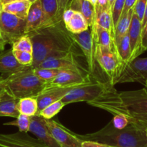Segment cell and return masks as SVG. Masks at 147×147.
I'll return each instance as SVG.
<instances>
[{"label":"cell","mask_w":147,"mask_h":147,"mask_svg":"<svg viewBox=\"0 0 147 147\" xmlns=\"http://www.w3.org/2000/svg\"><path fill=\"white\" fill-rule=\"evenodd\" d=\"M82 140H90L113 147H146V136L144 130L130 123L123 129H117L110 121L97 132L78 135Z\"/></svg>","instance_id":"3"},{"label":"cell","mask_w":147,"mask_h":147,"mask_svg":"<svg viewBox=\"0 0 147 147\" xmlns=\"http://www.w3.org/2000/svg\"><path fill=\"white\" fill-rule=\"evenodd\" d=\"M88 104L113 115H123L130 123L144 131L147 128V91L145 88L118 92L107 82L103 92Z\"/></svg>","instance_id":"1"},{"label":"cell","mask_w":147,"mask_h":147,"mask_svg":"<svg viewBox=\"0 0 147 147\" xmlns=\"http://www.w3.org/2000/svg\"><path fill=\"white\" fill-rule=\"evenodd\" d=\"M128 36H129L130 46H131V59L130 61L136 59L141 54L144 53L141 42V35H142V25L136 15L134 13L131 19V25L128 30ZM129 61V62H130Z\"/></svg>","instance_id":"15"},{"label":"cell","mask_w":147,"mask_h":147,"mask_svg":"<svg viewBox=\"0 0 147 147\" xmlns=\"http://www.w3.org/2000/svg\"><path fill=\"white\" fill-rule=\"evenodd\" d=\"M31 4L32 2L28 1H15L5 5L1 4V5L2 9L5 12L16 15L23 20H26Z\"/></svg>","instance_id":"24"},{"label":"cell","mask_w":147,"mask_h":147,"mask_svg":"<svg viewBox=\"0 0 147 147\" xmlns=\"http://www.w3.org/2000/svg\"><path fill=\"white\" fill-rule=\"evenodd\" d=\"M6 77H4L3 80L0 82V94H2V93L6 90V80H5Z\"/></svg>","instance_id":"42"},{"label":"cell","mask_w":147,"mask_h":147,"mask_svg":"<svg viewBox=\"0 0 147 147\" xmlns=\"http://www.w3.org/2000/svg\"><path fill=\"white\" fill-rule=\"evenodd\" d=\"M133 15H134V8L130 9L128 13L125 14V15L121 16L119 21L117 23L116 26L115 27L113 40L114 50H115V45L120 41V40L122 38L125 34L128 33Z\"/></svg>","instance_id":"25"},{"label":"cell","mask_w":147,"mask_h":147,"mask_svg":"<svg viewBox=\"0 0 147 147\" xmlns=\"http://www.w3.org/2000/svg\"><path fill=\"white\" fill-rule=\"evenodd\" d=\"M13 51V53L15 58L20 64L26 66H31L33 62L32 53L21 51Z\"/></svg>","instance_id":"34"},{"label":"cell","mask_w":147,"mask_h":147,"mask_svg":"<svg viewBox=\"0 0 147 147\" xmlns=\"http://www.w3.org/2000/svg\"><path fill=\"white\" fill-rule=\"evenodd\" d=\"M115 52L118 55L120 61L123 64L128 63L131 59V46L128 33L125 34L120 41L115 45Z\"/></svg>","instance_id":"28"},{"label":"cell","mask_w":147,"mask_h":147,"mask_svg":"<svg viewBox=\"0 0 147 147\" xmlns=\"http://www.w3.org/2000/svg\"><path fill=\"white\" fill-rule=\"evenodd\" d=\"M97 5H100V6H106V5H108V2H107V0H97Z\"/></svg>","instance_id":"45"},{"label":"cell","mask_w":147,"mask_h":147,"mask_svg":"<svg viewBox=\"0 0 147 147\" xmlns=\"http://www.w3.org/2000/svg\"><path fill=\"white\" fill-rule=\"evenodd\" d=\"M92 35L94 45H100L104 47L114 50V42L113 36L110 32L102 28L97 24L94 23L91 27Z\"/></svg>","instance_id":"23"},{"label":"cell","mask_w":147,"mask_h":147,"mask_svg":"<svg viewBox=\"0 0 147 147\" xmlns=\"http://www.w3.org/2000/svg\"><path fill=\"white\" fill-rule=\"evenodd\" d=\"M64 106V103L61 100L55 102L51 103L47 107H45L44 109H43L39 113L38 115H41L45 119H52V118L57 115Z\"/></svg>","instance_id":"30"},{"label":"cell","mask_w":147,"mask_h":147,"mask_svg":"<svg viewBox=\"0 0 147 147\" xmlns=\"http://www.w3.org/2000/svg\"><path fill=\"white\" fill-rule=\"evenodd\" d=\"M5 46L3 44V43H2L1 42H0V50L1 51H4L5 50Z\"/></svg>","instance_id":"48"},{"label":"cell","mask_w":147,"mask_h":147,"mask_svg":"<svg viewBox=\"0 0 147 147\" xmlns=\"http://www.w3.org/2000/svg\"><path fill=\"white\" fill-rule=\"evenodd\" d=\"M66 29L71 33L77 34L87 30L90 26L84 18V17L80 12L75 11L71 19L66 24H65Z\"/></svg>","instance_id":"26"},{"label":"cell","mask_w":147,"mask_h":147,"mask_svg":"<svg viewBox=\"0 0 147 147\" xmlns=\"http://www.w3.org/2000/svg\"><path fill=\"white\" fill-rule=\"evenodd\" d=\"M94 46L96 62L107 76L108 82L113 86L114 82L121 74L124 64L120 61L118 55L113 50L100 45Z\"/></svg>","instance_id":"6"},{"label":"cell","mask_w":147,"mask_h":147,"mask_svg":"<svg viewBox=\"0 0 147 147\" xmlns=\"http://www.w3.org/2000/svg\"><path fill=\"white\" fill-rule=\"evenodd\" d=\"M74 87H53L45 88L36 97L38 106V110L37 115H38L39 113L43 109H44L51 103L61 100L62 98Z\"/></svg>","instance_id":"16"},{"label":"cell","mask_w":147,"mask_h":147,"mask_svg":"<svg viewBox=\"0 0 147 147\" xmlns=\"http://www.w3.org/2000/svg\"><path fill=\"white\" fill-rule=\"evenodd\" d=\"M75 13V11L71 9H69V8H67L66 10L63 12V16H62V20H63V23L66 24L71 19V18L73 17V15H74Z\"/></svg>","instance_id":"39"},{"label":"cell","mask_w":147,"mask_h":147,"mask_svg":"<svg viewBox=\"0 0 147 147\" xmlns=\"http://www.w3.org/2000/svg\"><path fill=\"white\" fill-rule=\"evenodd\" d=\"M113 125L117 129H123L125 127L128 126L130 124L129 121L127 119V118L123 116V115H115L111 121Z\"/></svg>","instance_id":"36"},{"label":"cell","mask_w":147,"mask_h":147,"mask_svg":"<svg viewBox=\"0 0 147 147\" xmlns=\"http://www.w3.org/2000/svg\"><path fill=\"white\" fill-rule=\"evenodd\" d=\"M32 43L33 62L36 68L46 59L63 56L69 53H79L75 42L66 29L63 20L28 34Z\"/></svg>","instance_id":"2"},{"label":"cell","mask_w":147,"mask_h":147,"mask_svg":"<svg viewBox=\"0 0 147 147\" xmlns=\"http://www.w3.org/2000/svg\"><path fill=\"white\" fill-rule=\"evenodd\" d=\"M26 20L2 9L0 3V42L12 45L18 38L27 35Z\"/></svg>","instance_id":"5"},{"label":"cell","mask_w":147,"mask_h":147,"mask_svg":"<svg viewBox=\"0 0 147 147\" xmlns=\"http://www.w3.org/2000/svg\"><path fill=\"white\" fill-rule=\"evenodd\" d=\"M29 132L49 147H60L49 131L45 118L41 115H35L31 117Z\"/></svg>","instance_id":"14"},{"label":"cell","mask_w":147,"mask_h":147,"mask_svg":"<svg viewBox=\"0 0 147 147\" xmlns=\"http://www.w3.org/2000/svg\"><path fill=\"white\" fill-rule=\"evenodd\" d=\"M125 0H115L112 7L110 9L114 28L116 26L117 23L122 15L124 5H125Z\"/></svg>","instance_id":"33"},{"label":"cell","mask_w":147,"mask_h":147,"mask_svg":"<svg viewBox=\"0 0 147 147\" xmlns=\"http://www.w3.org/2000/svg\"><path fill=\"white\" fill-rule=\"evenodd\" d=\"M115 0H107V2H108V5L109 7H110V9H111V7H112L113 5V3L115 2Z\"/></svg>","instance_id":"46"},{"label":"cell","mask_w":147,"mask_h":147,"mask_svg":"<svg viewBox=\"0 0 147 147\" xmlns=\"http://www.w3.org/2000/svg\"><path fill=\"white\" fill-rule=\"evenodd\" d=\"M87 1H89L90 2H91L92 5H94V6H96V5H97V0H87Z\"/></svg>","instance_id":"47"},{"label":"cell","mask_w":147,"mask_h":147,"mask_svg":"<svg viewBox=\"0 0 147 147\" xmlns=\"http://www.w3.org/2000/svg\"><path fill=\"white\" fill-rule=\"evenodd\" d=\"M12 49L14 51H21L32 53V43L28 35H25L18 38L12 45Z\"/></svg>","instance_id":"32"},{"label":"cell","mask_w":147,"mask_h":147,"mask_svg":"<svg viewBox=\"0 0 147 147\" xmlns=\"http://www.w3.org/2000/svg\"><path fill=\"white\" fill-rule=\"evenodd\" d=\"M46 125L60 147H82V140L77 134L52 119H45Z\"/></svg>","instance_id":"11"},{"label":"cell","mask_w":147,"mask_h":147,"mask_svg":"<svg viewBox=\"0 0 147 147\" xmlns=\"http://www.w3.org/2000/svg\"><path fill=\"white\" fill-rule=\"evenodd\" d=\"M79 56H81L80 53L71 52L63 56L49 58L43 61L38 67L70 70L82 74H90L88 71L86 70L85 68L83 66V65L79 61Z\"/></svg>","instance_id":"10"},{"label":"cell","mask_w":147,"mask_h":147,"mask_svg":"<svg viewBox=\"0 0 147 147\" xmlns=\"http://www.w3.org/2000/svg\"><path fill=\"white\" fill-rule=\"evenodd\" d=\"M18 101L19 100L7 90L0 94V117L18 118L20 115L18 110Z\"/></svg>","instance_id":"18"},{"label":"cell","mask_w":147,"mask_h":147,"mask_svg":"<svg viewBox=\"0 0 147 147\" xmlns=\"http://www.w3.org/2000/svg\"><path fill=\"white\" fill-rule=\"evenodd\" d=\"M137 0H125V5H124L123 10V13L121 16L123 15H125V14H127L128 12V11L130 9H133L135 5L136 2Z\"/></svg>","instance_id":"40"},{"label":"cell","mask_w":147,"mask_h":147,"mask_svg":"<svg viewBox=\"0 0 147 147\" xmlns=\"http://www.w3.org/2000/svg\"><path fill=\"white\" fill-rule=\"evenodd\" d=\"M147 80V57L136 58L124 64L121 74L115 80L116 84L127 82H139L145 84Z\"/></svg>","instance_id":"8"},{"label":"cell","mask_w":147,"mask_h":147,"mask_svg":"<svg viewBox=\"0 0 147 147\" xmlns=\"http://www.w3.org/2000/svg\"><path fill=\"white\" fill-rule=\"evenodd\" d=\"M145 132H146V147H147V128L145 130Z\"/></svg>","instance_id":"50"},{"label":"cell","mask_w":147,"mask_h":147,"mask_svg":"<svg viewBox=\"0 0 147 147\" xmlns=\"http://www.w3.org/2000/svg\"><path fill=\"white\" fill-rule=\"evenodd\" d=\"M0 147H49L46 144L28 134L18 132L0 134Z\"/></svg>","instance_id":"13"},{"label":"cell","mask_w":147,"mask_h":147,"mask_svg":"<svg viewBox=\"0 0 147 147\" xmlns=\"http://www.w3.org/2000/svg\"><path fill=\"white\" fill-rule=\"evenodd\" d=\"M15 1H28V2H30L32 3V2H35L36 0H0V3L2 5H5V4L9 3L11 2H15Z\"/></svg>","instance_id":"43"},{"label":"cell","mask_w":147,"mask_h":147,"mask_svg":"<svg viewBox=\"0 0 147 147\" xmlns=\"http://www.w3.org/2000/svg\"><path fill=\"white\" fill-rule=\"evenodd\" d=\"M3 51H1V50H0V53H2V52H3Z\"/></svg>","instance_id":"52"},{"label":"cell","mask_w":147,"mask_h":147,"mask_svg":"<svg viewBox=\"0 0 147 147\" xmlns=\"http://www.w3.org/2000/svg\"><path fill=\"white\" fill-rule=\"evenodd\" d=\"M92 82L90 74H82L70 70H62L51 82L47 83L46 87H78Z\"/></svg>","instance_id":"12"},{"label":"cell","mask_w":147,"mask_h":147,"mask_svg":"<svg viewBox=\"0 0 147 147\" xmlns=\"http://www.w3.org/2000/svg\"><path fill=\"white\" fill-rule=\"evenodd\" d=\"M20 114L32 117L38 114V106L36 97H25L20 99L18 103Z\"/></svg>","instance_id":"27"},{"label":"cell","mask_w":147,"mask_h":147,"mask_svg":"<svg viewBox=\"0 0 147 147\" xmlns=\"http://www.w3.org/2000/svg\"><path fill=\"white\" fill-rule=\"evenodd\" d=\"M141 42H142V48L144 51H147V22L142 29Z\"/></svg>","instance_id":"41"},{"label":"cell","mask_w":147,"mask_h":147,"mask_svg":"<svg viewBox=\"0 0 147 147\" xmlns=\"http://www.w3.org/2000/svg\"><path fill=\"white\" fill-rule=\"evenodd\" d=\"M71 0H57L58 7H59L58 16H59V18L62 19L63 12L68 8V6H69V4Z\"/></svg>","instance_id":"37"},{"label":"cell","mask_w":147,"mask_h":147,"mask_svg":"<svg viewBox=\"0 0 147 147\" xmlns=\"http://www.w3.org/2000/svg\"><path fill=\"white\" fill-rule=\"evenodd\" d=\"M82 147H113L111 146L107 145V144H102V143L97 142L94 141H90V140H82Z\"/></svg>","instance_id":"38"},{"label":"cell","mask_w":147,"mask_h":147,"mask_svg":"<svg viewBox=\"0 0 147 147\" xmlns=\"http://www.w3.org/2000/svg\"><path fill=\"white\" fill-rule=\"evenodd\" d=\"M146 22H147V3H146V6L145 12H144V18H143L142 22H141V25H142V29L144 28V26L146 25Z\"/></svg>","instance_id":"44"},{"label":"cell","mask_w":147,"mask_h":147,"mask_svg":"<svg viewBox=\"0 0 147 147\" xmlns=\"http://www.w3.org/2000/svg\"><path fill=\"white\" fill-rule=\"evenodd\" d=\"M28 66L20 64L15 58L12 49L0 53V73L3 75L9 76L25 70Z\"/></svg>","instance_id":"17"},{"label":"cell","mask_w":147,"mask_h":147,"mask_svg":"<svg viewBox=\"0 0 147 147\" xmlns=\"http://www.w3.org/2000/svg\"><path fill=\"white\" fill-rule=\"evenodd\" d=\"M30 122L31 117L23 115V114H20L19 116L16 118V120H14V121H9V122L7 123H5L4 125L17 126L19 128L20 132L28 133L29 132Z\"/></svg>","instance_id":"31"},{"label":"cell","mask_w":147,"mask_h":147,"mask_svg":"<svg viewBox=\"0 0 147 147\" xmlns=\"http://www.w3.org/2000/svg\"><path fill=\"white\" fill-rule=\"evenodd\" d=\"M94 23L97 24L100 27L108 30L111 33L114 40L115 28H114L111 10H110V7H109V5L100 6V5H96Z\"/></svg>","instance_id":"22"},{"label":"cell","mask_w":147,"mask_h":147,"mask_svg":"<svg viewBox=\"0 0 147 147\" xmlns=\"http://www.w3.org/2000/svg\"><path fill=\"white\" fill-rule=\"evenodd\" d=\"M107 82H92L74 87L62 98L61 101L65 105L79 102H87V103L97 99L105 89Z\"/></svg>","instance_id":"7"},{"label":"cell","mask_w":147,"mask_h":147,"mask_svg":"<svg viewBox=\"0 0 147 147\" xmlns=\"http://www.w3.org/2000/svg\"><path fill=\"white\" fill-rule=\"evenodd\" d=\"M146 3L147 0H137L134 7V13L136 15L141 22L144 18Z\"/></svg>","instance_id":"35"},{"label":"cell","mask_w":147,"mask_h":147,"mask_svg":"<svg viewBox=\"0 0 147 147\" xmlns=\"http://www.w3.org/2000/svg\"><path fill=\"white\" fill-rule=\"evenodd\" d=\"M68 8L80 12L91 27L95 20V6L87 0H71Z\"/></svg>","instance_id":"21"},{"label":"cell","mask_w":147,"mask_h":147,"mask_svg":"<svg viewBox=\"0 0 147 147\" xmlns=\"http://www.w3.org/2000/svg\"><path fill=\"white\" fill-rule=\"evenodd\" d=\"M43 20V9L40 0H36L30 7L26 19V32H29L38 29Z\"/></svg>","instance_id":"20"},{"label":"cell","mask_w":147,"mask_h":147,"mask_svg":"<svg viewBox=\"0 0 147 147\" xmlns=\"http://www.w3.org/2000/svg\"><path fill=\"white\" fill-rule=\"evenodd\" d=\"M70 33L71 38L75 42L76 44L81 49L84 59L87 63L88 71L90 74H92L96 68V60L94 56L95 46L93 40L92 35L91 28H90L87 30L80 33L74 34Z\"/></svg>","instance_id":"9"},{"label":"cell","mask_w":147,"mask_h":147,"mask_svg":"<svg viewBox=\"0 0 147 147\" xmlns=\"http://www.w3.org/2000/svg\"><path fill=\"white\" fill-rule=\"evenodd\" d=\"M5 80L6 90L18 100L25 97H36L46 86V82L35 75L31 66L7 76Z\"/></svg>","instance_id":"4"},{"label":"cell","mask_w":147,"mask_h":147,"mask_svg":"<svg viewBox=\"0 0 147 147\" xmlns=\"http://www.w3.org/2000/svg\"><path fill=\"white\" fill-rule=\"evenodd\" d=\"M4 77H3V76H2V77H0V82L2 81V80H3V79H4Z\"/></svg>","instance_id":"51"},{"label":"cell","mask_w":147,"mask_h":147,"mask_svg":"<svg viewBox=\"0 0 147 147\" xmlns=\"http://www.w3.org/2000/svg\"><path fill=\"white\" fill-rule=\"evenodd\" d=\"M40 2L43 9V20L40 28H45L63 20L58 16L57 0H40Z\"/></svg>","instance_id":"19"},{"label":"cell","mask_w":147,"mask_h":147,"mask_svg":"<svg viewBox=\"0 0 147 147\" xmlns=\"http://www.w3.org/2000/svg\"><path fill=\"white\" fill-rule=\"evenodd\" d=\"M144 88H145V90L147 91V80H146V82L145 84H144Z\"/></svg>","instance_id":"49"},{"label":"cell","mask_w":147,"mask_h":147,"mask_svg":"<svg viewBox=\"0 0 147 147\" xmlns=\"http://www.w3.org/2000/svg\"><path fill=\"white\" fill-rule=\"evenodd\" d=\"M61 71V69H49V68L36 67L33 69V71L35 75L46 84L56 78Z\"/></svg>","instance_id":"29"}]
</instances>
